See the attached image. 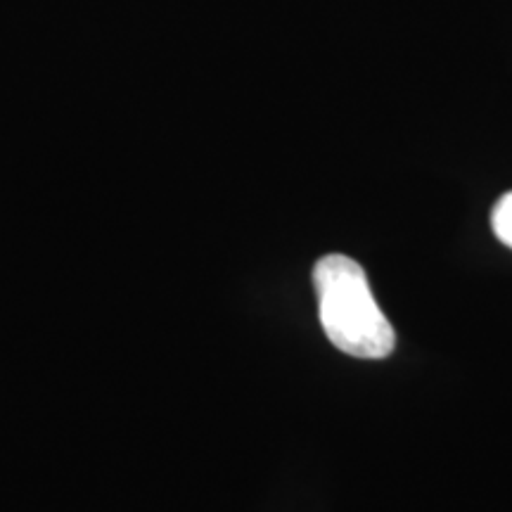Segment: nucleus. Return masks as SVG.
<instances>
[{"label":"nucleus","instance_id":"nucleus-1","mask_svg":"<svg viewBox=\"0 0 512 512\" xmlns=\"http://www.w3.org/2000/svg\"><path fill=\"white\" fill-rule=\"evenodd\" d=\"M318 318L325 335L342 354L377 361L394 351L392 323L377 306L368 275L358 261L328 254L313 266Z\"/></svg>","mask_w":512,"mask_h":512},{"label":"nucleus","instance_id":"nucleus-2","mask_svg":"<svg viewBox=\"0 0 512 512\" xmlns=\"http://www.w3.org/2000/svg\"><path fill=\"white\" fill-rule=\"evenodd\" d=\"M491 228L505 247L512 249V190L505 192L491 211Z\"/></svg>","mask_w":512,"mask_h":512}]
</instances>
